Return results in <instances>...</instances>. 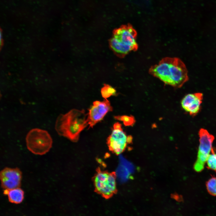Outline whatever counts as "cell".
Instances as JSON below:
<instances>
[{"label": "cell", "mask_w": 216, "mask_h": 216, "mask_svg": "<svg viewBox=\"0 0 216 216\" xmlns=\"http://www.w3.org/2000/svg\"><path fill=\"white\" fill-rule=\"evenodd\" d=\"M149 73L165 84L180 88L189 80L188 72L183 62L176 57H165L152 66Z\"/></svg>", "instance_id": "obj_1"}, {"label": "cell", "mask_w": 216, "mask_h": 216, "mask_svg": "<svg viewBox=\"0 0 216 216\" xmlns=\"http://www.w3.org/2000/svg\"><path fill=\"white\" fill-rule=\"evenodd\" d=\"M88 113L83 110L73 109L58 117L55 129L60 136L76 142L81 132L88 125Z\"/></svg>", "instance_id": "obj_2"}, {"label": "cell", "mask_w": 216, "mask_h": 216, "mask_svg": "<svg viewBox=\"0 0 216 216\" xmlns=\"http://www.w3.org/2000/svg\"><path fill=\"white\" fill-rule=\"evenodd\" d=\"M137 32L130 25H124L116 29L109 41L111 49L118 57L122 58L138 47L136 41Z\"/></svg>", "instance_id": "obj_3"}, {"label": "cell", "mask_w": 216, "mask_h": 216, "mask_svg": "<svg viewBox=\"0 0 216 216\" xmlns=\"http://www.w3.org/2000/svg\"><path fill=\"white\" fill-rule=\"evenodd\" d=\"M116 172L98 168L93 178L96 193L106 199L112 197L117 192Z\"/></svg>", "instance_id": "obj_4"}, {"label": "cell", "mask_w": 216, "mask_h": 216, "mask_svg": "<svg viewBox=\"0 0 216 216\" xmlns=\"http://www.w3.org/2000/svg\"><path fill=\"white\" fill-rule=\"evenodd\" d=\"M26 141L28 149L33 154L39 155L48 152L52 143V139L47 131L37 128L29 132Z\"/></svg>", "instance_id": "obj_5"}, {"label": "cell", "mask_w": 216, "mask_h": 216, "mask_svg": "<svg viewBox=\"0 0 216 216\" xmlns=\"http://www.w3.org/2000/svg\"><path fill=\"white\" fill-rule=\"evenodd\" d=\"M199 145L197 159L194 166V170L197 172L202 170L207 160L209 155L214 140V136L204 128L200 129L199 132Z\"/></svg>", "instance_id": "obj_6"}, {"label": "cell", "mask_w": 216, "mask_h": 216, "mask_svg": "<svg viewBox=\"0 0 216 216\" xmlns=\"http://www.w3.org/2000/svg\"><path fill=\"white\" fill-rule=\"evenodd\" d=\"M127 137L123 131L121 124L118 122L115 123L111 134L106 140L109 150L117 155L121 154L127 146Z\"/></svg>", "instance_id": "obj_7"}, {"label": "cell", "mask_w": 216, "mask_h": 216, "mask_svg": "<svg viewBox=\"0 0 216 216\" xmlns=\"http://www.w3.org/2000/svg\"><path fill=\"white\" fill-rule=\"evenodd\" d=\"M112 110V107L107 99L104 98L103 101H94L89 108L88 113L89 128H92L103 119L107 113Z\"/></svg>", "instance_id": "obj_8"}, {"label": "cell", "mask_w": 216, "mask_h": 216, "mask_svg": "<svg viewBox=\"0 0 216 216\" xmlns=\"http://www.w3.org/2000/svg\"><path fill=\"white\" fill-rule=\"evenodd\" d=\"M1 187L4 190H9L20 187L22 172L18 167H6L0 172Z\"/></svg>", "instance_id": "obj_9"}, {"label": "cell", "mask_w": 216, "mask_h": 216, "mask_svg": "<svg viewBox=\"0 0 216 216\" xmlns=\"http://www.w3.org/2000/svg\"><path fill=\"white\" fill-rule=\"evenodd\" d=\"M203 96L200 92L187 94L181 102L182 108L190 116H196L200 110Z\"/></svg>", "instance_id": "obj_10"}, {"label": "cell", "mask_w": 216, "mask_h": 216, "mask_svg": "<svg viewBox=\"0 0 216 216\" xmlns=\"http://www.w3.org/2000/svg\"><path fill=\"white\" fill-rule=\"evenodd\" d=\"M3 194L8 196L9 201L13 203H20L24 198V191L20 187L9 190H4Z\"/></svg>", "instance_id": "obj_11"}, {"label": "cell", "mask_w": 216, "mask_h": 216, "mask_svg": "<svg viewBox=\"0 0 216 216\" xmlns=\"http://www.w3.org/2000/svg\"><path fill=\"white\" fill-rule=\"evenodd\" d=\"M207 167L216 173V147H212L206 162Z\"/></svg>", "instance_id": "obj_12"}, {"label": "cell", "mask_w": 216, "mask_h": 216, "mask_svg": "<svg viewBox=\"0 0 216 216\" xmlns=\"http://www.w3.org/2000/svg\"><path fill=\"white\" fill-rule=\"evenodd\" d=\"M116 92L115 88L106 84H104L101 90V95L105 99H107L111 96L116 95L117 94Z\"/></svg>", "instance_id": "obj_13"}, {"label": "cell", "mask_w": 216, "mask_h": 216, "mask_svg": "<svg viewBox=\"0 0 216 216\" xmlns=\"http://www.w3.org/2000/svg\"><path fill=\"white\" fill-rule=\"evenodd\" d=\"M114 118L116 119L122 121L124 124L126 126H133L136 122L134 117L131 115L129 116H115Z\"/></svg>", "instance_id": "obj_14"}, {"label": "cell", "mask_w": 216, "mask_h": 216, "mask_svg": "<svg viewBox=\"0 0 216 216\" xmlns=\"http://www.w3.org/2000/svg\"><path fill=\"white\" fill-rule=\"evenodd\" d=\"M206 187L209 193L213 196H216V177L209 179L206 182Z\"/></svg>", "instance_id": "obj_15"}, {"label": "cell", "mask_w": 216, "mask_h": 216, "mask_svg": "<svg viewBox=\"0 0 216 216\" xmlns=\"http://www.w3.org/2000/svg\"><path fill=\"white\" fill-rule=\"evenodd\" d=\"M132 137L131 135H129L127 137V142L128 144L131 143L132 142Z\"/></svg>", "instance_id": "obj_16"}, {"label": "cell", "mask_w": 216, "mask_h": 216, "mask_svg": "<svg viewBox=\"0 0 216 216\" xmlns=\"http://www.w3.org/2000/svg\"><path fill=\"white\" fill-rule=\"evenodd\" d=\"M3 36L1 30L0 32V45L1 48L3 44Z\"/></svg>", "instance_id": "obj_17"}]
</instances>
